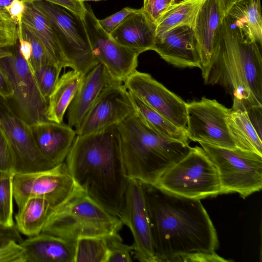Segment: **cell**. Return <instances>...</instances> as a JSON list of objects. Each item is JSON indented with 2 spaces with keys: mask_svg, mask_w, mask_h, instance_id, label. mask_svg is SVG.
<instances>
[{
  "mask_svg": "<svg viewBox=\"0 0 262 262\" xmlns=\"http://www.w3.org/2000/svg\"><path fill=\"white\" fill-rule=\"evenodd\" d=\"M123 225L81 191L52 210L41 232L75 242L81 237L118 233Z\"/></svg>",
  "mask_w": 262,
  "mask_h": 262,
  "instance_id": "cell-5",
  "label": "cell"
},
{
  "mask_svg": "<svg viewBox=\"0 0 262 262\" xmlns=\"http://www.w3.org/2000/svg\"><path fill=\"white\" fill-rule=\"evenodd\" d=\"M156 186L178 196L201 200L221 194L217 169L204 149L191 147L159 179Z\"/></svg>",
  "mask_w": 262,
  "mask_h": 262,
  "instance_id": "cell-6",
  "label": "cell"
},
{
  "mask_svg": "<svg viewBox=\"0 0 262 262\" xmlns=\"http://www.w3.org/2000/svg\"><path fill=\"white\" fill-rule=\"evenodd\" d=\"M152 50L175 67H202L193 28L190 26L177 27L156 36Z\"/></svg>",
  "mask_w": 262,
  "mask_h": 262,
  "instance_id": "cell-17",
  "label": "cell"
},
{
  "mask_svg": "<svg viewBox=\"0 0 262 262\" xmlns=\"http://www.w3.org/2000/svg\"><path fill=\"white\" fill-rule=\"evenodd\" d=\"M65 160L80 188L106 211L119 217L128 178L117 125L77 135Z\"/></svg>",
  "mask_w": 262,
  "mask_h": 262,
  "instance_id": "cell-3",
  "label": "cell"
},
{
  "mask_svg": "<svg viewBox=\"0 0 262 262\" xmlns=\"http://www.w3.org/2000/svg\"><path fill=\"white\" fill-rule=\"evenodd\" d=\"M12 95L13 89L10 82L4 72L0 68V96L8 99L11 98Z\"/></svg>",
  "mask_w": 262,
  "mask_h": 262,
  "instance_id": "cell-42",
  "label": "cell"
},
{
  "mask_svg": "<svg viewBox=\"0 0 262 262\" xmlns=\"http://www.w3.org/2000/svg\"><path fill=\"white\" fill-rule=\"evenodd\" d=\"M25 3L45 1L61 6L83 20L86 12L85 5L82 0H21Z\"/></svg>",
  "mask_w": 262,
  "mask_h": 262,
  "instance_id": "cell-40",
  "label": "cell"
},
{
  "mask_svg": "<svg viewBox=\"0 0 262 262\" xmlns=\"http://www.w3.org/2000/svg\"><path fill=\"white\" fill-rule=\"evenodd\" d=\"M14 159L10 143L0 127V171L14 173Z\"/></svg>",
  "mask_w": 262,
  "mask_h": 262,
  "instance_id": "cell-37",
  "label": "cell"
},
{
  "mask_svg": "<svg viewBox=\"0 0 262 262\" xmlns=\"http://www.w3.org/2000/svg\"><path fill=\"white\" fill-rule=\"evenodd\" d=\"M221 10L225 16L232 5L238 0H218Z\"/></svg>",
  "mask_w": 262,
  "mask_h": 262,
  "instance_id": "cell-44",
  "label": "cell"
},
{
  "mask_svg": "<svg viewBox=\"0 0 262 262\" xmlns=\"http://www.w3.org/2000/svg\"><path fill=\"white\" fill-rule=\"evenodd\" d=\"M227 14L248 39L262 46L260 0H238Z\"/></svg>",
  "mask_w": 262,
  "mask_h": 262,
  "instance_id": "cell-25",
  "label": "cell"
},
{
  "mask_svg": "<svg viewBox=\"0 0 262 262\" xmlns=\"http://www.w3.org/2000/svg\"><path fill=\"white\" fill-rule=\"evenodd\" d=\"M83 2L84 1H105V0H82Z\"/></svg>",
  "mask_w": 262,
  "mask_h": 262,
  "instance_id": "cell-47",
  "label": "cell"
},
{
  "mask_svg": "<svg viewBox=\"0 0 262 262\" xmlns=\"http://www.w3.org/2000/svg\"><path fill=\"white\" fill-rule=\"evenodd\" d=\"M224 16L218 0H205L199 10L193 30L202 67L210 60Z\"/></svg>",
  "mask_w": 262,
  "mask_h": 262,
  "instance_id": "cell-21",
  "label": "cell"
},
{
  "mask_svg": "<svg viewBox=\"0 0 262 262\" xmlns=\"http://www.w3.org/2000/svg\"><path fill=\"white\" fill-rule=\"evenodd\" d=\"M108 236H89L76 239L74 262H106Z\"/></svg>",
  "mask_w": 262,
  "mask_h": 262,
  "instance_id": "cell-30",
  "label": "cell"
},
{
  "mask_svg": "<svg viewBox=\"0 0 262 262\" xmlns=\"http://www.w3.org/2000/svg\"><path fill=\"white\" fill-rule=\"evenodd\" d=\"M139 9L130 7L123 8L121 10L104 18L98 19L102 28L110 34L128 15L137 12Z\"/></svg>",
  "mask_w": 262,
  "mask_h": 262,
  "instance_id": "cell-39",
  "label": "cell"
},
{
  "mask_svg": "<svg viewBox=\"0 0 262 262\" xmlns=\"http://www.w3.org/2000/svg\"><path fill=\"white\" fill-rule=\"evenodd\" d=\"M14 173L0 171V224L6 227H12L13 220Z\"/></svg>",
  "mask_w": 262,
  "mask_h": 262,
  "instance_id": "cell-31",
  "label": "cell"
},
{
  "mask_svg": "<svg viewBox=\"0 0 262 262\" xmlns=\"http://www.w3.org/2000/svg\"><path fill=\"white\" fill-rule=\"evenodd\" d=\"M123 84L128 91L186 132L187 103L150 74L136 70Z\"/></svg>",
  "mask_w": 262,
  "mask_h": 262,
  "instance_id": "cell-15",
  "label": "cell"
},
{
  "mask_svg": "<svg viewBox=\"0 0 262 262\" xmlns=\"http://www.w3.org/2000/svg\"><path fill=\"white\" fill-rule=\"evenodd\" d=\"M215 165L221 194L238 193L246 198L262 188V156L238 148L199 143Z\"/></svg>",
  "mask_w": 262,
  "mask_h": 262,
  "instance_id": "cell-7",
  "label": "cell"
},
{
  "mask_svg": "<svg viewBox=\"0 0 262 262\" xmlns=\"http://www.w3.org/2000/svg\"><path fill=\"white\" fill-rule=\"evenodd\" d=\"M262 46L248 39L228 15L223 19L210 60L202 70L204 83L219 85L232 97V110L261 118Z\"/></svg>",
  "mask_w": 262,
  "mask_h": 262,
  "instance_id": "cell-2",
  "label": "cell"
},
{
  "mask_svg": "<svg viewBox=\"0 0 262 262\" xmlns=\"http://www.w3.org/2000/svg\"><path fill=\"white\" fill-rule=\"evenodd\" d=\"M4 235L13 236L20 243L23 240L15 225L12 227H6L0 224V237Z\"/></svg>",
  "mask_w": 262,
  "mask_h": 262,
  "instance_id": "cell-43",
  "label": "cell"
},
{
  "mask_svg": "<svg viewBox=\"0 0 262 262\" xmlns=\"http://www.w3.org/2000/svg\"><path fill=\"white\" fill-rule=\"evenodd\" d=\"M26 8V3L21 0H13L6 8L7 13L17 26L21 23V18Z\"/></svg>",
  "mask_w": 262,
  "mask_h": 262,
  "instance_id": "cell-41",
  "label": "cell"
},
{
  "mask_svg": "<svg viewBox=\"0 0 262 262\" xmlns=\"http://www.w3.org/2000/svg\"><path fill=\"white\" fill-rule=\"evenodd\" d=\"M32 4L51 24L71 68L84 76L99 63L93 54L82 19L49 2L37 1Z\"/></svg>",
  "mask_w": 262,
  "mask_h": 262,
  "instance_id": "cell-9",
  "label": "cell"
},
{
  "mask_svg": "<svg viewBox=\"0 0 262 262\" xmlns=\"http://www.w3.org/2000/svg\"><path fill=\"white\" fill-rule=\"evenodd\" d=\"M30 126L36 145L42 155L54 165L63 162L77 135L75 130L62 122L51 121Z\"/></svg>",
  "mask_w": 262,
  "mask_h": 262,
  "instance_id": "cell-18",
  "label": "cell"
},
{
  "mask_svg": "<svg viewBox=\"0 0 262 262\" xmlns=\"http://www.w3.org/2000/svg\"><path fill=\"white\" fill-rule=\"evenodd\" d=\"M230 111L215 99L205 97L187 103L186 133L188 139L222 147L237 148L226 121Z\"/></svg>",
  "mask_w": 262,
  "mask_h": 262,
  "instance_id": "cell-13",
  "label": "cell"
},
{
  "mask_svg": "<svg viewBox=\"0 0 262 262\" xmlns=\"http://www.w3.org/2000/svg\"><path fill=\"white\" fill-rule=\"evenodd\" d=\"M106 262H131L133 246L124 244L118 233L107 237Z\"/></svg>",
  "mask_w": 262,
  "mask_h": 262,
  "instance_id": "cell-34",
  "label": "cell"
},
{
  "mask_svg": "<svg viewBox=\"0 0 262 262\" xmlns=\"http://www.w3.org/2000/svg\"><path fill=\"white\" fill-rule=\"evenodd\" d=\"M2 49H3V48L0 46V56L1 55L2 53Z\"/></svg>",
  "mask_w": 262,
  "mask_h": 262,
  "instance_id": "cell-48",
  "label": "cell"
},
{
  "mask_svg": "<svg viewBox=\"0 0 262 262\" xmlns=\"http://www.w3.org/2000/svg\"><path fill=\"white\" fill-rule=\"evenodd\" d=\"M226 121L237 148L262 156L261 136L256 129L246 111L231 109Z\"/></svg>",
  "mask_w": 262,
  "mask_h": 262,
  "instance_id": "cell-27",
  "label": "cell"
},
{
  "mask_svg": "<svg viewBox=\"0 0 262 262\" xmlns=\"http://www.w3.org/2000/svg\"><path fill=\"white\" fill-rule=\"evenodd\" d=\"M13 0H0V10L3 12H6V8Z\"/></svg>",
  "mask_w": 262,
  "mask_h": 262,
  "instance_id": "cell-45",
  "label": "cell"
},
{
  "mask_svg": "<svg viewBox=\"0 0 262 262\" xmlns=\"http://www.w3.org/2000/svg\"><path fill=\"white\" fill-rule=\"evenodd\" d=\"M19 244L24 262H74V242L41 232Z\"/></svg>",
  "mask_w": 262,
  "mask_h": 262,
  "instance_id": "cell-20",
  "label": "cell"
},
{
  "mask_svg": "<svg viewBox=\"0 0 262 262\" xmlns=\"http://www.w3.org/2000/svg\"><path fill=\"white\" fill-rule=\"evenodd\" d=\"M21 23L38 39L54 64L61 70L70 67L51 24L32 3H26Z\"/></svg>",
  "mask_w": 262,
  "mask_h": 262,
  "instance_id": "cell-23",
  "label": "cell"
},
{
  "mask_svg": "<svg viewBox=\"0 0 262 262\" xmlns=\"http://www.w3.org/2000/svg\"><path fill=\"white\" fill-rule=\"evenodd\" d=\"M83 77L80 73L72 69L59 78L48 99V120L58 123L62 122L64 115L76 96Z\"/></svg>",
  "mask_w": 262,
  "mask_h": 262,
  "instance_id": "cell-24",
  "label": "cell"
},
{
  "mask_svg": "<svg viewBox=\"0 0 262 262\" xmlns=\"http://www.w3.org/2000/svg\"><path fill=\"white\" fill-rule=\"evenodd\" d=\"M156 25L141 8L128 15L110 34L118 43L143 53L152 50L156 37Z\"/></svg>",
  "mask_w": 262,
  "mask_h": 262,
  "instance_id": "cell-22",
  "label": "cell"
},
{
  "mask_svg": "<svg viewBox=\"0 0 262 262\" xmlns=\"http://www.w3.org/2000/svg\"><path fill=\"white\" fill-rule=\"evenodd\" d=\"M128 92L135 112L149 126L168 138L188 143L185 130L175 125L136 95Z\"/></svg>",
  "mask_w": 262,
  "mask_h": 262,
  "instance_id": "cell-28",
  "label": "cell"
},
{
  "mask_svg": "<svg viewBox=\"0 0 262 262\" xmlns=\"http://www.w3.org/2000/svg\"><path fill=\"white\" fill-rule=\"evenodd\" d=\"M18 41L17 26L7 12L0 10V46L2 48L14 46Z\"/></svg>",
  "mask_w": 262,
  "mask_h": 262,
  "instance_id": "cell-36",
  "label": "cell"
},
{
  "mask_svg": "<svg viewBox=\"0 0 262 262\" xmlns=\"http://www.w3.org/2000/svg\"><path fill=\"white\" fill-rule=\"evenodd\" d=\"M170 6H172L184 0H166Z\"/></svg>",
  "mask_w": 262,
  "mask_h": 262,
  "instance_id": "cell-46",
  "label": "cell"
},
{
  "mask_svg": "<svg viewBox=\"0 0 262 262\" xmlns=\"http://www.w3.org/2000/svg\"><path fill=\"white\" fill-rule=\"evenodd\" d=\"M117 125L128 179L156 185L160 177L191 148L188 143L155 130L136 112Z\"/></svg>",
  "mask_w": 262,
  "mask_h": 262,
  "instance_id": "cell-4",
  "label": "cell"
},
{
  "mask_svg": "<svg viewBox=\"0 0 262 262\" xmlns=\"http://www.w3.org/2000/svg\"><path fill=\"white\" fill-rule=\"evenodd\" d=\"M13 188L18 209L28 199L34 197L45 199L54 209L82 191L64 162L44 170L14 173Z\"/></svg>",
  "mask_w": 262,
  "mask_h": 262,
  "instance_id": "cell-10",
  "label": "cell"
},
{
  "mask_svg": "<svg viewBox=\"0 0 262 262\" xmlns=\"http://www.w3.org/2000/svg\"><path fill=\"white\" fill-rule=\"evenodd\" d=\"M170 6L166 0H143L142 9L147 17L156 25Z\"/></svg>",
  "mask_w": 262,
  "mask_h": 262,
  "instance_id": "cell-38",
  "label": "cell"
},
{
  "mask_svg": "<svg viewBox=\"0 0 262 262\" xmlns=\"http://www.w3.org/2000/svg\"><path fill=\"white\" fill-rule=\"evenodd\" d=\"M128 91L122 83L114 81L102 91L76 130L77 135L99 132L117 125L135 113Z\"/></svg>",
  "mask_w": 262,
  "mask_h": 262,
  "instance_id": "cell-16",
  "label": "cell"
},
{
  "mask_svg": "<svg viewBox=\"0 0 262 262\" xmlns=\"http://www.w3.org/2000/svg\"><path fill=\"white\" fill-rule=\"evenodd\" d=\"M114 80L105 67L98 63L83 78L74 98L68 108V125L75 130L104 89Z\"/></svg>",
  "mask_w": 262,
  "mask_h": 262,
  "instance_id": "cell-19",
  "label": "cell"
},
{
  "mask_svg": "<svg viewBox=\"0 0 262 262\" xmlns=\"http://www.w3.org/2000/svg\"><path fill=\"white\" fill-rule=\"evenodd\" d=\"M53 208L45 199H28L15 215V226L18 231L27 236L41 233L43 226Z\"/></svg>",
  "mask_w": 262,
  "mask_h": 262,
  "instance_id": "cell-26",
  "label": "cell"
},
{
  "mask_svg": "<svg viewBox=\"0 0 262 262\" xmlns=\"http://www.w3.org/2000/svg\"><path fill=\"white\" fill-rule=\"evenodd\" d=\"M0 127L7 137L14 159V173L44 170L55 166L38 149L30 126L8 101L0 96Z\"/></svg>",
  "mask_w": 262,
  "mask_h": 262,
  "instance_id": "cell-12",
  "label": "cell"
},
{
  "mask_svg": "<svg viewBox=\"0 0 262 262\" xmlns=\"http://www.w3.org/2000/svg\"><path fill=\"white\" fill-rule=\"evenodd\" d=\"M61 71L51 63L42 66L33 72L39 90L47 101L59 78Z\"/></svg>",
  "mask_w": 262,
  "mask_h": 262,
  "instance_id": "cell-32",
  "label": "cell"
},
{
  "mask_svg": "<svg viewBox=\"0 0 262 262\" xmlns=\"http://www.w3.org/2000/svg\"><path fill=\"white\" fill-rule=\"evenodd\" d=\"M205 0H184L170 6L156 24V36L175 27L188 26L193 28L195 20Z\"/></svg>",
  "mask_w": 262,
  "mask_h": 262,
  "instance_id": "cell-29",
  "label": "cell"
},
{
  "mask_svg": "<svg viewBox=\"0 0 262 262\" xmlns=\"http://www.w3.org/2000/svg\"><path fill=\"white\" fill-rule=\"evenodd\" d=\"M22 33L24 38L29 41L31 44V56L27 63L32 72L42 66L53 63L38 39L23 25Z\"/></svg>",
  "mask_w": 262,
  "mask_h": 262,
  "instance_id": "cell-33",
  "label": "cell"
},
{
  "mask_svg": "<svg viewBox=\"0 0 262 262\" xmlns=\"http://www.w3.org/2000/svg\"><path fill=\"white\" fill-rule=\"evenodd\" d=\"M15 237H0V262H24V249Z\"/></svg>",
  "mask_w": 262,
  "mask_h": 262,
  "instance_id": "cell-35",
  "label": "cell"
},
{
  "mask_svg": "<svg viewBox=\"0 0 262 262\" xmlns=\"http://www.w3.org/2000/svg\"><path fill=\"white\" fill-rule=\"evenodd\" d=\"M0 68L8 78L13 95L7 99L29 125L49 121L48 101L41 94L29 64L21 54L18 42L3 48Z\"/></svg>",
  "mask_w": 262,
  "mask_h": 262,
  "instance_id": "cell-8",
  "label": "cell"
},
{
  "mask_svg": "<svg viewBox=\"0 0 262 262\" xmlns=\"http://www.w3.org/2000/svg\"><path fill=\"white\" fill-rule=\"evenodd\" d=\"M141 184L156 262L230 261L215 252L217 232L200 200Z\"/></svg>",
  "mask_w": 262,
  "mask_h": 262,
  "instance_id": "cell-1",
  "label": "cell"
},
{
  "mask_svg": "<svg viewBox=\"0 0 262 262\" xmlns=\"http://www.w3.org/2000/svg\"><path fill=\"white\" fill-rule=\"evenodd\" d=\"M83 21L93 54L115 81L123 83L136 70L140 51L118 43L100 26L90 5L85 4Z\"/></svg>",
  "mask_w": 262,
  "mask_h": 262,
  "instance_id": "cell-11",
  "label": "cell"
},
{
  "mask_svg": "<svg viewBox=\"0 0 262 262\" xmlns=\"http://www.w3.org/2000/svg\"><path fill=\"white\" fill-rule=\"evenodd\" d=\"M130 229L135 257L140 261L156 262L146 201L141 182L128 179L123 206L119 217Z\"/></svg>",
  "mask_w": 262,
  "mask_h": 262,
  "instance_id": "cell-14",
  "label": "cell"
}]
</instances>
